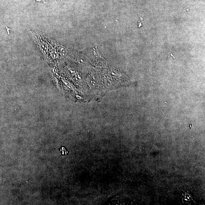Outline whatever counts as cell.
Instances as JSON below:
<instances>
[{"mask_svg":"<svg viewBox=\"0 0 205 205\" xmlns=\"http://www.w3.org/2000/svg\"><path fill=\"white\" fill-rule=\"evenodd\" d=\"M60 151H61L62 154L64 156V155H67L69 154L68 151L64 147H61V148L60 149Z\"/></svg>","mask_w":205,"mask_h":205,"instance_id":"obj_1","label":"cell"},{"mask_svg":"<svg viewBox=\"0 0 205 205\" xmlns=\"http://www.w3.org/2000/svg\"><path fill=\"white\" fill-rule=\"evenodd\" d=\"M60 54H61L62 56H64L66 54V49H64V48H62L60 50Z\"/></svg>","mask_w":205,"mask_h":205,"instance_id":"obj_2","label":"cell"}]
</instances>
